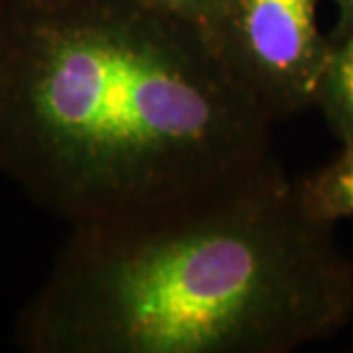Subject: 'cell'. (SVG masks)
<instances>
[{"label": "cell", "instance_id": "cell-1", "mask_svg": "<svg viewBox=\"0 0 353 353\" xmlns=\"http://www.w3.org/2000/svg\"><path fill=\"white\" fill-rule=\"evenodd\" d=\"M275 120L199 22L139 0L39 10L0 39V148L77 228H141L289 185Z\"/></svg>", "mask_w": 353, "mask_h": 353}, {"label": "cell", "instance_id": "cell-2", "mask_svg": "<svg viewBox=\"0 0 353 353\" xmlns=\"http://www.w3.org/2000/svg\"><path fill=\"white\" fill-rule=\"evenodd\" d=\"M353 318V259L292 183L141 228H77L32 338L65 353H287Z\"/></svg>", "mask_w": 353, "mask_h": 353}, {"label": "cell", "instance_id": "cell-3", "mask_svg": "<svg viewBox=\"0 0 353 353\" xmlns=\"http://www.w3.org/2000/svg\"><path fill=\"white\" fill-rule=\"evenodd\" d=\"M318 0H220L201 26L210 46L275 122L318 102L332 43Z\"/></svg>", "mask_w": 353, "mask_h": 353}, {"label": "cell", "instance_id": "cell-4", "mask_svg": "<svg viewBox=\"0 0 353 353\" xmlns=\"http://www.w3.org/2000/svg\"><path fill=\"white\" fill-rule=\"evenodd\" d=\"M304 214L332 226L338 220H353V143L343 145L338 159L318 173L292 185Z\"/></svg>", "mask_w": 353, "mask_h": 353}, {"label": "cell", "instance_id": "cell-5", "mask_svg": "<svg viewBox=\"0 0 353 353\" xmlns=\"http://www.w3.org/2000/svg\"><path fill=\"white\" fill-rule=\"evenodd\" d=\"M318 104L343 145L353 143V30L343 34L338 43H332Z\"/></svg>", "mask_w": 353, "mask_h": 353}, {"label": "cell", "instance_id": "cell-6", "mask_svg": "<svg viewBox=\"0 0 353 353\" xmlns=\"http://www.w3.org/2000/svg\"><path fill=\"white\" fill-rule=\"evenodd\" d=\"M139 2L201 24L220 0H139Z\"/></svg>", "mask_w": 353, "mask_h": 353}, {"label": "cell", "instance_id": "cell-7", "mask_svg": "<svg viewBox=\"0 0 353 353\" xmlns=\"http://www.w3.org/2000/svg\"><path fill=\"white\" fill-rule=\"evenodd\" d=\"M341 8V26H340V38L343 34L353 30V0H338Z\"/></svg>", "mask_w": 353, "mask_h": 353}]
</instances>
